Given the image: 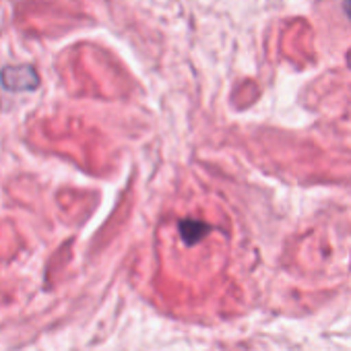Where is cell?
Segmentation results:
<instances>
[{"label":"cell","instance_id":"cell-1","mask_svg":"<svg viewBox=\"0 0 351 351\" xmlns=\"http://www.w3.org/2000/svg\"><path fill=\"white\" fill-rule=\"evenodd\" d=\"M0 81L9 91H32L38 87L40 77L32 66H9L0 73Z\"/></svg>","mask_w":351,"mask_h":351},{"label":"cell","instance_id":"cell-2","mask_svg":"<svg viewBox=\"0 0 351 351\" xmlns=\"http://www.w3.org/2000/svg\"><path fill=\"white\" fill-rule=\"evenodd\" d=\"M345 11H347V15L351 17V0H347V3H345Z\"/></svg>","mask_w":351,"mask_h":351}]
</instances>
